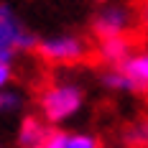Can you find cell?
<instances>
[{
  "instance_id": "1",
  "label": "cell",
  "mask_w": 148,
  "mask_h": 148,
  "mask_svg": "<svg viewBox=\"0 0 148 148\" xmlns=\"http://www.w3.org/2000/svg\"><path fill=\"white\" fill-rule=\"evenodd\" d=\"M84 105V89L77 82H54L41 92L38 110L46 125H61L79 115Z\"/></svg>"
},
{
  "instance_id": "2",
  "label": "cell",
  "mask_w": 148,
  "mask_h": 148,
  "mask_svg": "<svg viewBox=\"0 0 148 148\" xmlns=\"http://www.w3.org/2000/svg\"><path fill=\"white\" fill-rule=\"evenodd\" d=\"M38 46V36L23 23L13 5L0 3V64H10L23 51H33Z\"/></svg>"
},
{
  "instance_id": "3",
  "label": "cell",
  "mask_w": 148,
  "mask_h": 148,
  "mask_svg": "<svg viewBox=\"0 0 148 148\" xmlns=\"http://www.w3.org/2000/svg\"><path fill=\"white\" fill-rule=\"evenodd\" d=\"M38 56L51 64H74L87 56V41L82 36L74 33H59V36H49V38H38L36 46Z\"/></svg>"
},
{
  "instance_id": "4",
  "label": "cell",
  "mask_w": 148,
  "mask_h": 148,
  "mask_svg": "<svg viewBox=\"0 0 148 148\" xmlns=\"http://www.w3.org/2000/svg\"><path fill=\"white\" fill-rule=\"evenodd\" d=\"M133 26V13L125 5H105L92 21V31L102 38H125Z\"/></svg>"
},
{
  "instance_id": "5",
  "label": "cell",
  "mask_w": 148,
  "mask_h": 148,
  "mask_svg": "<svg viewBox=\"0 0 148 148\" xmlns=\"http://www.w3.org/2000/svg\"><path fill=\"white\" fill-rule=\"evenodd\" d=\"M49 133H51V128L41 120V115H26L18 123L15 143H18V148H38Z\"/></svg>"
},
{
  "instance_id": "6",
  "label": "cell",
  "mask_w": 148,
  "mask_h": 148,
  "mask_svg": "<svg viewBox=\"0 0 148 148\" xmlns=\"http://www.w3.org/2000/svg\"><path fill=\"white\" fill-rule=\"evenodd\" d=\"M125 74L130 82H133L138 92H146L148 89V51H138V54H130L128 59L123 61L120 66H115Z\"/></svg>"
},
{
  "instance_id": "7",
  "label": "cell",
  "mask_w": 148,
  "mask_h": 148,
  "mask_svg": "<svg viewBox=\"0 0 148 148\" xmlns=\"http://www.w3.org/2000/svg\"><path fill=\"white\" fill-rule=\"evenodd\" d=\"M97 51H100L102 61L112 64V66H120L123 61L133 54V51H130V41H128V38H102Z\"/></svg>"
},
{
  "instance_id": "8",
  "label": "cell",
  "mask_w": 148,
  "mask_h": 148,
  "mask_svg": "<svg viewBox=\"0 0 148 148\" xmlns=\"http://www.w3.org/2000/svg\"><path fill=\"white\" fill-rule=\"evenodd\" d=\"M102 84L107 89H112V92H125V95H135V92H138V87H135V84L120 72V69H110V72H105L102 74Z\"/></svg>"
},
{
  "instance_id": "9",
  "label": "cell",
  "mask_w": 148,
  "mask_h": 148,
  "mask_svg": "<svg viewBox=\"0 0 148 148\" xmlns=\"http://www.w3.org/2000/svg\"><path fill=\"white\" fill-rule=\"evenodd\" d=\"M23 107V95L18 89H3L0 92V115H15Z\"/></svg>"
},
{
  "instance_id": "10",
  "label": "cell",
  "mask_w": 148,
  "mask_h": 148,
  "mask_svg": "<svg viewBox=\"0 0 148 148\" xmlns=\"http://www.w3.org/2000/svg\"><path fill=\"white\" fill-rule=\"evenodd\" d=\"M64 148H100L97 146V138L92 133H66V140H64Z\"/></svg>"
},
{
  "instance_id": "11",
  "label": "cell",
  "mask_w": 148,
  "mask_h": 148,
  "mask_svg": "<svg viewBox=\"0 0 148 148\" xmlns=\"http://www.w3.org/2000/svg\"><path fill=\"white\" fill-rule=\"evenodd\" d=\"M128 140H130V143H146L148 146V120L138 123V125H133V128L128 130Z\"/></svg>"
},
{
  "instance_id": "12",
  "label": "cell",
  "mask_w": 148,
  "mask_h": 148,
  "mask_svg": "<svg viewBox=\"0 0 148 148\" xmlns=\"http://www.w3.org/2000/svg\"><path fill=\"white\" fill-rule=\"evenodd\" d=\"M64 140H66V133H64V130H54V128H51V133L46 135V140H44L38 148H64Z\"/></svg>"
},
{
  "instance_id": "13",
  "label": "cell",
  "mask_w": 148,
  "mask_h": 148,
  "mask_svg": "<svg viewBox=\"0 0 148 148\" xmlns=\"http://www.w3.org/2000/svg\"><path fill=\"white\" fill-rule=\"evenodd\" d=\"M10 79H13V66L10 64H0V92L10 87Z\"/></svg>"
}]
</instances>
